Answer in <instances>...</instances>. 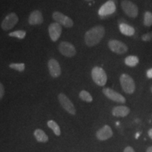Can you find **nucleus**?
Instances as JSON below:
<instances>
[{
  "label": "nucleus",
  "instance_id": "nucleus-9",
  "mask_svg": "<svg viewBox=\"0 0 152 152\" xmlns=\"http://www.w3.org/2000/svg\"><path fill=\"white\" fill-rule=\"evenodd\" d=\"M52 18L56 23L62 25L66 28H71L73 26V20L59 11H55L53 13Z\"/></svg>",
  "mask_w": 152,
  "mask_h": 152
},
{
  "label": "nucleus",
  "instance_id": "nucleus-31",
  "mask_svg": "<svg viewBox=\"0 0 152 152\" xmlns=\"http://www.w3.org/2000/svg\"><path fill=\"white\" fill-rule=\"evenodd\" d=\"M150 90H151V93H152V85H151V88H150Z\"/></svg>",
  "mask_w": 152,
  "mask_h": 152
},
{
  "label": "nucleus",
  "instance_id": "nucleus-29",
  "mask_svg": "<svg viewBox=\"0 0 152 152\" xmlns=\"http://www.w3.org/2000/svg\"><path fill=\"white\" fill-rule=\"evenodd\" d=\"M148 135L152 140V128L149 129V131H148Z\"/></svg>",
  "mask_w": 152,
  "mask_h": 152
},
{
  "label": "nucleus",
  "instance_id": "nucleus-13",
  "mask_svg": "<svg viewBox=\"0 0 152 152\" xmlns=\"http://www.w3.org/2000/svg\"><path fill=\"white\" fill-rule=\"evenodd\" d=\"M48 68L49 73L54 78L59 77L61 74V68L59 63L54 58H51L48 62Z\"/></svg>",
  "mask_w": 152,
  "mask_h": 152
},
{
  "label": "nucleus",
  "instance_id": "nucleus-30",
  "mask_svg": "<svg viewBox=\"0 0 152 152\" xmlns=\"http://www.w3.org/2000/svg\"><path fill=\"white\" fill-rule=\"evenodd\" d=\"M146 152H152V146L148 147L147 150H146Z\"/></svg>",
  "mask_w": 152,
  "mask_h": 152
},
{
  "label": "nucleus",
  "instance_id": "nucleus-22",
  "mask_svg": "<svg viewBox=\"0 0 152 152\" xmlns=\"http://www.w3.org/2000/svg\"><path fill=\"white\" fill-rule=\"evenodd\" d=\"M144 25L147 27L152 26V13L146 11L144 14Z\"/></svg>",
  "mask_w": 152,
  "mask_h": 152
},
{
  "label": "nucleus",
  "instance_id": "nucleus-24",
  "mask_svg": "<svg viewBox=\"0 0 152 152\" xmlns=\"http://www.w3.org/2000/svg\"><path fill=\"white\" fill-rule=\"evenodd\" d=\"M9 68H12V69L18 71V72H23L25 70L26 66L24 64H9Z\"/></svg>",
  "mask_w": 152,
  "mask_h": 152
},
{
  "label": "nucleus",
  "instance_id": "nucleus-6",
  "mask_svg": "<svg viewBox=\"0 0 152 152\" xmlns=\"http://www.w3.org/2000/svg\"><path fill=\"white\" fill-rule=\"evenodd\" d=\"M58 99L59 101V103L64 110H66L68 113L71 115H75L76 114V109L74 106L73 104L69 99V98L64 93H60L58 95Z\"/></svg>",
  "mask_w": 152,
  "mask_h": 152
},
{
  "label": "nucleus",
  "instance_id": "nucleus-2",
  "mask_svg": "<svg viewBox=\"0 0 152 152\" xmlns=\"http://www.w3.org/2000/svg\"><path fill=\"white\" fill-rule=\"evenodd\" d=\"M120 83L123 90L128 94H132L135 91V83L132 77L128 74L123 73L120 77Z\"/></svg>",
  "mask_w": 152,
  "mask_h": 152
},
{
  "label": "nucleus",
  "instance_id": "nucleus-20",
  "mask_svg": "<svg viewBox=\"0 0 152 152\" xmlns=\"http://www.w3.org/2000/svg\"><path fill=\"white\" fill-rule=\"evenodd\" d=\"M47 125L49 128H51L53 132H54V134H56V136H60L61 134V132L60 127L58 126V125L54 121H49L47 122Z\"/></svg>",
  "mask_w": 152,
  "mask_h": 152
},
{
  "label": "nucleus",
  "instance_id": "nucleus-17",
  "mask_svg": "<svg viewBox=\"0 0 152 152\" xmlns=\"http://www.w3.org/2000/svg\"><path fill=\"white\" fill-rule=\"evenodd\" d=\"M34 137H35V140L40 143H46L49 141L48 136L41 129H36L34 131Z\"/></svg>",
  "mask_w": 152,
  "mask_h": 152
},
{
  "label": "nucleus",
  "instance_id": "nucleus-26",
  "mask_svg": "<svg viewBox=\"0 0 152 152\" xmlns=\"http://www.w3.org/2000/svg\"><path fill=\"white\" fill-rule=\"evenodd\" d=\"M4 95V87L2 83H0V101L2 99Z\"/></svg>",
  "mask_w": 152,
  "mask_h": 152
},
{
  "label": "nucleus",
  "instance_id": "nucleus-16",
  "mask_svg": "<svg viewBox=\"0 0 152 152\" xmlns=\"http://www.w3.org/2000/svg\"><path fill=\"white\" fill-rule=\"evenodd\" d=\"M112 115L115 117H125L130 113V109L128 106H117L112 109Z\"/></svg>",
  "mask_w": 152,
  "mask_h": 152
},
{
  "label": "nucleus",
  "instance_id": "nucleus-8",
  "mask_svg": "<svg viewBox=\"0 0 152 152\" xmlns=\"http://www.w3.org/2000/svg\"><path fill=\"white\" fill-rule=\"evenodd\" d=\"M102 92L105 96L113 102H117L119 104H125L126 102V99L122 94L120 93L115 92V90H112L109 87H106L102 90Z\"/></svg>",
  "mask_w": 152,
  "mask_h": 152
},
{
  "label": "nucleus",
  "instance_id": "nucleus-11",
  "mask_svg": "<svg viewBox=\"0 0 152 152\" xmlns=\"http://www.w3.org/2000/svg\"><path fill=\"white\" fill-rule=\"evenodd\" d=\"M48 31L51 39L53 42H56L59 39L60 36L61 35L62 28L58 23H52L49 25Z\"/></svg>",
  "mask_w": 152,
  "mask_h": 152
},
{
  "label": "nucleus",
  "instance_id": "nucleus-4",
  "mask_svg": "<svg viewBox=\"0 0 152 152\" xmlns=\"http://www.w3.org/2000/svg\"><path fill=\"white\" fill-rule=\"evenodd\" d=\"M121 8L125 14L130 18H134L138 16L139 9L137 6L130 0H123L121 1Z\"/></svg>",
  "mask_w": 152,
  "mask_h": 152
},
{
  "label": "nucleus",
  "instance_id": "nucleus-23",
  "mask_svg": "<svg viewBox=\"0 0 152 152\" xmlns=\"http://www.w3.org/2000/svg\"><path fill=\"white\" fill-rule=\"evenodd\" d=\"M9 35L11 37H16L18 39H23L26 35V32L24 30H16L9 34Z\"/></svg>",
  "mask_w": 152,
  "mask_h": 152
},
{
  "label": "nucleus",
  "instance_id": "nucleus-28",
  "mask_svg": "<svg viewBox=\"0 0 152 152\" xmlns=\"http://www.w3.org/2000/svg\"><path fill=\"white\" fill-rule=\"evenodd\" d=\"M146 75H147V77L149 79H152V68H150V69L147 70V73H146Z\"/></svg>",
  "mask_w": 152,
  "mask_h": 152
},
{
  "label": "nucleus",
  "instance_id": "nucleus-1",
  "mask_svg": "<svg viewBox=\"0 0 152 152\" xmlns=\"http://www.w3.org/2000/svg\"><path fill=\"white\" fill-rule=\"evenodd\" d=\"M105 35V28L102 26H94L87 30L85 35V44L88 47H94L98 45Z\"/></svg>",
  "mask_w": 152,
  "mask_h": 152
},
{
  "label": "nucleus",
  "instance_id": "nucleus-7",
  "mask_svg": "<svg viewBox=\"0 0 152 152\" xmlns=\"http://www.w3.org/2000/svg\"><path fill=\"white\" fill-rule=\"evenodd\" d=\"M18 22V17L15 13H11L5 17L1 24L2 30L8 31L12 29Z\"/></svg>",
  "mask_w": 152,
  "mask_h": 152
},
{
  "label": "nucleus",
  "instance_id": "nucleus-32",
  "mask_svg": "<svg viewBox=\"0 0 152 152\" xmlns=\"http://www.w3.org/2000/svg\"><path fill=\"white\" fill-rule=\"evenodd\" d=\"M85 1H92V0H85Z\"/></svg>",
  "mask_w": 152,
  "mask_h": 152
},
{
  "label": "nucleus",
  "instance_id": "nucleus-14",
  "mask_svg": "<svg viewBox=\"0 0 152 152\" xmlns=\"http://www.w3.org/2000/svg\"><path fill=\"white\" fill-rule=\"evenodd\" d=\"M115 9L116 7H115V3L110 0L101 7L100 9L99 10V14L100 16H107V15L112 14L115 12Z\"/></svg>",
  "mask_w": 152,
  "mask_h": 152
},
{
  "label": "nucleus",
  "instance_id": "nucleus-3",
  "mask_svg": "<svg viewBox=\"0 0 152 152\" xmlns=\"http://www.w3.org/2000/svg\"><path fill=\"white\" fill-rule=\"evenodd\" d=\"M91 75H92L93 81L99 86L104 87L106 84L107 75H106L105 71L102 68L99 67V66H95L92 68Z\"/></svg>",
  "mask_w": 152,
  "mask_h": 152
},
{
  "label": "nucleus",
  "instance_id": "nucleus-5",
  "mask_svg": "<svg viewBox=\"0 0 152 152\" xmlns=\"http://www.w3.org/2000/svg\"><path fill=\"white\" fill-rule=\"evenodd\" d=\"M108 47L110 50L117 54H125L128 50V47L125 43L117 40V39H111L108 42Z\"/></svg>",
  "mask_w": 152,
  "mask_h": 152
},
{
  "label": "nucleus",
  "instance_id": "nucleus-18",
  "mask_svg": "<svg viewBox=\"0 0 152 152\" xmlns=\"http://www.w3.org/2000/svg\"><path fill=\"white\" fill-rule=\"evenodd\" d=\"M119 30L123 35L126 36H132L135 33L134 28L126 23H121L119 26Z\"/></svg>",
  "mask_w": 152,
  "mask_h": 152
},
{
  "label": "nucleus",
  "instance_id": "nucleus-15",
  "mask_svg": "<svg viewBox=\"0 0 152 152\" xmlns=\"http://www.w3.org/2000/svg\"><path fill=\"white\" fill-rule=\"evenodd\" d=\"M44 18L42 14L41 11L35 10L33 11L31 14H30L29 18H28V23L31 26H37V25H40L43 23Z\"/></svg>",
  "mask_w": 152,
  "mask_h": 152
},
{
  "label": "nucleus",
  "instance_id": "nucleus-27",
  "mask_svg": "<svg viewBox=\"0 0 152 152\" xmlns=\"http://www.w3.org/2000/svg\"><path fill=\"white\" fill-rule=\"evenodd\" d=\"M123 152H135V151H134V149H133L132 147H130V146H128V147L125 148Z\"/></svg>",
  "mask_w": 152,
  "mask_h": 152
},
{
  "label": "nucleus",
  "instance_id": "nucleus-25",
  "mask_svg": "<svg viewBox=\"0 0 152 152\" xmlns=\"http://www.w3.org/2000/svg\"><path fill=\"white\" fill-rule=\"evenodd\" d=\"M142 40L144 42H150L152 41V31L149 33L144 34L142 35Z\"/></svg>",
  "mask_w": 152,
  "mask_h": 152
},
{
  "label": "nucleus",
  "instance_id": "nucleus-21",
  "mask_svg": "<svg viewBox=\"0 0 152 152\" xmlns=\"http://www.w3.org/2000/svg\"><path fill=\"white\" fill-rule=\"evenodd\" d=\"M79 97L81 100L84 101V102H88V103H90V102H92L93 101L92 95L86 90H82L81 92L79 93Z\"/></svg>",
  "mask_w": 152,
  "mask_h": 152
},
{
  "label": "nucleus",
  "instance_id": "nucleus-12",
  "mask_svg": "<svg viewBox=\"0 0 152 152\" xmlns=\"http://www.w3.org/2000/svg\"><path fill=\"white\" fill-rule=\"evenodd\" d=\"M113 130L109 125H104L96 132V137L100 141H105L113 136Z\"/></svg>",
  "mask_w": 152,
  "mask_h": 152
},
{
  "label": "nucleus",
  "instance_id": "nucleus-19",
  "mask_svg": "<svg viewBox=\"0 0 152 152\" xmlns=\"http://www.w3.org/2000/svg\"><path fill=\"white\" fill-rule=\"evenodd\" d=\"M140 62V59L137 56H127L125 58V65L129 66V67H134L136 66Z\"/></svg>",
  "mask_w": 152,
  "mask_h": 152
},
{
  "label": "nucleus",
  "instance_id": "nucleus-10",
  "mask_svg": "<svg viewBox=\"0 0 152 152\" xmlns=\"http://www.w3.org/2000/svg\"><path fill=\"white\" fill-rule=\"evenodd\" d=\"M58 50L61 54L66 57H73L76 54L75 47L68 42H61L58 45Z\"/></svg>",
  "mask_w": 152,
  "mask_h": 152
}]
</instances>
